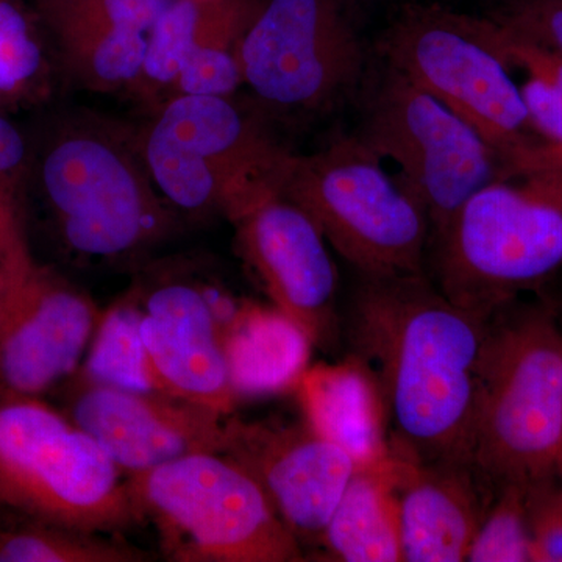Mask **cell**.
<instances>
[{"label": "cell", "instance_id": "1", "mask_svg": "<svg viewBox=\"0 0 562 562\" xmlns=\"http://www.w3.org/2000/svg\"><path fill=\"white\" fill-rule=\"evenodd\" d=\"M492 313L450 301L427 273L361 277L347 336L350 353L379 383L394 452L472 464L480 358Z\"/></svg>", "mask_w": 562, "mask_h": 562}, {"label": "cell", "instance_id": "2", "mask_svg": "<svg viewBox=\"0 0 562 562\" xmlns=\"http://www.w3.org/2000/svg\"><path fill=\"white\" fill-rule=\"evenodd\" d=\"M472 465L486 486L541 487L562 471V325L547 303H503L480 358Z\"/></svg>", "mask_w": 562, "mask_h": 562}, {"label": "cell", "instance_id": "3", "mask_svg": "<svg viewBox=\"0 0 562 562\" xmlns=\"http://www.w3.org/2000/svg\"><path fill=\"white\" fill-rule=\"evenodd\" d=\"M376 52L384 65L401 70L469 122L514 176L562 160L561 151L532 131L490 16L439 3H412L384 29Z\"/></svg>", "mask_w": 562, "mask_h": 562}, {"label": "cell", "instance_id": "4", "mask_svg": "<svg viewBox=\"0 0 562 562\" xmlns=\"http://www.w3.org/2000/svg\"><path fill=\"white\" fill-rule=\"evenodd\" d=\"M432 283L465 308L495 312L562 268V160L492 181L430 241Z\"/></svg>", "mask_w": 562, "mask_h": 562}, {"label": "cell", "instance_id": "5", "mask_svg": "<svg viewBox=\"0 0 562 562\" xmlns=\"http://www.w3.org/2000/svg\"><path fill=\"white\" fill-rule=\"evenodd\" d=\"M0 508L106 535L146 524L127 473L101 443L40 397L2 391Z\"/></svg>", "mask_w": 562, "mask_h": 562}, {"label": "cell", "instance_id": "6", "mask_svg": "<svg viewBox=\"0 0 562 562\" xmlns=\"http://www.w3.org/2000/svg\"><path fill=\"white\" fill-rule=\"evenodd\" d=\"M138 147L173 209L235 222L280 194L292 154L231 98L179 95L162 103Z\"/></svg>", "mask_w": 562, "mask_h": 562}, {"label": "cell", "instance_id": "7", "mask_svg": "<svg viewBox=\"0 0 562 562\" xmlns=\"http://www.w3.org/2000/svg\"><path fill=\"white\" fill-rule=\"evenodd\" d=\"M280 195L301 206L361 277L427 273V211L357 135L316 154H292Z\"/></svg>", "mask_w": 562, "mask_h": 562}, {"label": "cell", "instance_id": "8", "mask_svg": "<svg viewBox=\"0 0 562 562\" xmlns=\"http://www.w3.org/2000/svg\"><path fill=\"white\" fill-rule=\"evenodd\" d=\"M40 181L63 243L80 257H135L176 228L138 140L116 128L87 121L66 128L47 147Z\"/></svg>", "mask_w": 562, "mask_h": 562}, {"label": "cell", "instance_id": "9", "mask_svg": "<svg viewBox=\"0 0 562 562\" xmlns=\"http://www.w3.org/2000/svg\"><path fill=\"white\" fill-rule=\"evenodd\" d=\"M127 476L168 561L306 560L260 484L225 454H191Z\"/></svg>", "mask_w": 562, "mask_h": 562}, {"label": "cell", "instance_id": "10", "mask_svg": "<svg viewBox=\"0 0 562 562\" xmlns=\"http://www.w3.org/2000/svg\"><path fill=\"white\" fill-rule=\"evenodd\" d=\"M366 91L355 135L398 166V177L427 211L430 241L476 191L516 177L469 122L401 70L383 63Z\"/></svg>", "mask_w": 562, "mask_h": 562}, {"label": "cell", "instance_id": "11", "mask_svg": "<svg viewBox=\"0 0 562 562\" xmlns=\"http://www.w3.org/2000/svg\"><path fill=\"white\" fill-rule=\"evenodd\" d=\"M239 60L260 101L308 111L357 90L368 66L344 0H268L244 35Z\"/></svg>", "mask_w": 562, "mask_h": 562}, {"label": "cell", "instance_id": "12", "mask_svg": "<svg viewBox=\"0 0 562 562\" xmlns=\"http://www.w3.org/2000/svg\"><path fill=\"white\" fill-rule=\"evenodd\" d=\"M222 454L260 484L272 508L303 547H317L358 465L305 420L228 416Z\"/></svg>", "mask_w": 562, "mask_h": 562}, {"label": "cell", "instance_id": "13", "mask_svg": "<svg viewBox=\"0 0 562 562\" xmlns=\"http://www.w3.org/2000/svg\"><path fill=\"white\" fill-rule=\"evenodd\" d=\"M65 413L101 443L127 473H140L198 453H222L227 414L210 406L92 382L66 379ZM232 416V414H231Z\"/></svg>", "mask_w": 562, "mask_h": 562}, {"label": "cell", "instance_id": "14", "mask_svg": "<svg viewBox=\"0 0 562 562\" xmlns=\"http://www.w3.org/2000/svg\"><path fill=\"white\" fill-rule=\"evenodd\" d=\"M233 225L239 255L260 280L273 308L294 321L314 347L335 349L339 276L316 222L301 206L276 194L251 206Z\"/></svg>", "mask_w": 562, "mask_h": 562}, {"label": "cell", "instance_id": "15", "mask_svg": "<svg viewBox=\"0 0 562 562\" xmlns=\"http://www.w3.org/2000/svg\"><path fill=\"white\" fill-rule=\"evenodd\" d=\"M101 317L90 295L58 273L38 265L22 273L0 328V391L40 397L65 382Z\"/></svg>", "mask_w": 562, "mask_h": 562}, {"label": "cell", "instance_id": "16", "mask_svg": "<svg viewBox=\"0 0 562 562\" xmlns=\"http://www.w3.org/2000/svg\"><path fill=\"white\" fill-rule=\"evenodd\" d=\"M225 294L162 281L139 301L140 335L162 379L187 401L231 416L236 398L221 331Z\"/></svg>", "mask_w": 562, "mask_h": 562}, {"label": "cell", "instance_id": "17", "mask_svg": "<svg viewBox=\"0 0 562 562\" xmlns=\"http://www.w3.org/2000/svg\"><path fill=\"white\" fill-rule=\"evenodd\" d=\"M394 453L403 562L468 561L495 492L472 464Z\"/></svg>", "mask_w": 562, "mask_h": 562}, {"label": "cell", "instance_id": "18", "mask_svg": "<svg viewBox=\"0 0 562 562\" xmlns=\"http://www.w3.org/2000/svg\"><path fill=\"white\" fill-rule=\"evenodd\" d=\"M294 392L306 424L346 450L358 468L386 460L392 453L382 392L369 366L357 355L308 366Z\"/></svg>", "mask_w": 562, "mask_h": 562}, {"label": "cell", "instance_id": "19", "mask_svg": "<svg viewBox=\"0 0 562 562\" xmlns=\"http://www.w3.org/2000/svg\"><path fill=\"white\" fill-rule=\"evenodd\" d=\"M222 341L238 401L294 391L314 347L286 314L249 301H243L225 325Z\"/></svg>", "mask_w": 562, "mask_h": 562}, {"label": "cell", "instance_id": "20", "mask_svg": "<svg viewBox=\"0 0 562 562\" xmlns=\"http://www.w3.org/2000/svg\"><path fill=\"white\" fill-rule=\"evenodd\" d=\"M395 464L392 452L353 473L317 546L328 560L403 562Z\"/></svg>", "mask_w": 562, "mask_h": 562}, {"label": "cell", "instance_id": "21", "mask_svg": "<svg viewBox=\"0 0 562 562\" xmlns=\"http://www.w3.org/2000/svg\"><path fill=\"white\" fill-rule=\"evenodd\" d=\"M231 0H172L147 35L138 79L128 88L155 111L168 102L188 58L221 20Z\"/></svg>", "mask_w": 562, "mask_h": 562}, {"label": "cell", "instance_id": "22", "mask_svg": "<svg viewBox=\"0 0 562 562\" xmlns=\"http://www.w3.org/2000/svg\"><path fill=\"white\" fill-rule=\"evenodd\" d=\"M140 317L139 301L133 295L111 306L102 314L77 371L92 382L120 390L179 397L151 360L140 335Z\"/></svg>", "mask_w": 562, "mask_h": 562}, {"label": "cell", "instance_id": "23", "mask_svg": "<svg viewBox=\"0 0 562 562\" xmlns=\"http://www.w3.org/2000/svg\"><path fill=\"white\" fill-rule=\"evenodd\" d=\"M124 535L74 530L0 508V562H147Z\"/></svg>", "mask_w": 562, "mask_h": 562}, {"label": "cell", "instance_id": "24", "mask_svg": "<svg viewBox=\"0 0 562 562\" xmlns=\"http://www.w3.org/2000/svg\"><path fill=\"white\" fill-rule=\"evenodd\" d=\"M149 33L136 29H101L58 41L70 76L94 91L131 88L143 68Z\"/></svg>", "mask_w": 562, "mask_h": 562}, {"label": "cell", "instance_id": "25", "mask_svg": "<svg viewBox=\"0 0 562 562\" xmlns=\"http://www.w3.org/2000/svg\"><path fill=\"white\" fill-rule=\"evenodd\" d=\"M46 77V54L31 18L16 0H0V111L32 101Z\"/></svg>", "mask_w": 562, "mask_h": 562}, {"label": "cell", "instance_id": "26", "mask_svg": "<svg viewBox=\"0 0 562 562\" xmlns=\"http://www.w3.org/2000/svg\"><path fill=\"white\" fill-rule=\"evenodd\" d=\"M27 146L21 132L0 113V269L22 276L36 265L24 222Z\"/></svg>", "mask_w": 562, "mask_h": 562}, {"label": "cell", "instance_id": "27", "mask_svg": "<svg viewBox=\"0 0 562 562\" xmlns=\"http://www.w3.org/2000/svg\"><path fill=\"white\" fill-rule=\"evenodd\" d=\"M536 490L516 483L498 487L469 550V562H531Z\"/></svg>", "mask_w": 562, "mask_h": 562}, {"label": "cell", "instance_id": "28", "mask_svg": "<svg viewBox=\"0 0 562 562\" xmlns=\"http://www.w3.org/2000/svg\"><path fill=\"white\" fill-rule=\"evenodd\" d=\"M41 13L57 41L101 31L136 29L149 33L172 0H38Z\"/></svg>", "mask_w": 562, "mask_h": 562}, {"label": "cell", "instance_id": "29", "mask_svg": "<svg viewBox=\"0 0 562 562\" xmlns=\"http://www.w3.org/2000/svg\"><path fill=\"white\" fill-rule=\"evenodd\" d=\"M487 16L509 32L562 54V0H502Z\"/></svg>", "mask_w": 562, "mask_h": 562}, {"label": "cell", "instance_id": "30", "mask_svg": "<svg viewBox=\"0 0 562 562\" xmlns=\"http://www.w3.org/2000/svg\"><path fill=\"white\" fill-rule=\"evenodd\" d=\"M553 483L538 487L531 509V562H562V505Z\"/></svg>", "mask_w": 562, "mask_h": 562}, {"label": "cell", "instance_id": "31", "mask_svg": "<svg viewBox=\"0 0 562 562\" xmlns=\"http://www.w3.org/2000/svg\"><path fill=\"white\" fill-rule=\"evenodd\" d=\"M18 277L20 276H13V273L0 269V328H2L3 317H5L7 310H9L14 281Z\"/></svg>", "mask_w": 562, "mask_h": 562}, {"label": "cell", "instance_id": "32", "mask_svg": "<svg viewBox=\"0 0 562 562\" xmlns=\"http://www.w3.org/2000/svg\"><path fill=\"white\" fill-rule=\"evenodd\" d=\"M553 497L557 498V502H560L562 505V487L561 490H557V487L552 486Z\"/></svg>", "mask_w": 562, "mask_h": 562}, {"label": "cell", "instance_id": "33", "mask_svg": "<svg viewBox=\"0 0 562 562\" xmlns=\"http://www.w3.org/2000/svg\"><path fill=\"white\" fill-rule=\"evenodd\" d=\"M561 475H562V471H561Z\"/></svg>", "mask_w": 562, "mask_h": 562}]
</instances>
